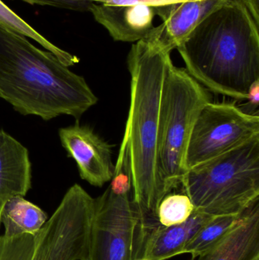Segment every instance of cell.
Instances as JSON below:
<instances>
[{"label": "cell", "mask_w": 259, "mask_h": 260, "mask_svg": "<svg viewBox=\"0 0 259 260\" xmlns=\"http://www.w3.org/2000/svg\"><path fill=\"white\" fill-rule=\"evenodd\" d=\"M258 27L242 0H228L176 49L187 73L207 90L246 101L259 80Z\"/></svg>", "instance_id": "obj_2"}, {"label": "cell", "mask_w": 259, "mask_h": 260, "mask_svg": "<svg viewBox=\"0 0 259 260\" xmlns=\"http://www.w3.org/2000/svg\"><path fill=\"white\" fill-rule=\"evenodd\" d=\"M259 136L258 114H246L234 103L207 104L193 126L186 171L238 148Z\"/></svg>", "instance_id": "obj_8"}, {"label": "cell", "mask_w": 259, "mask_h": 260, "mask_svg": "<svg viewBox=\"0 0 259 260\" xmlns=\"http://www.w3.org/2000/svg\"><path fill=\"white\" fill-rule=\"evenodd\" d=\"M135 260H151V259H144V258H141V259H135Z\"/></svg>", "instance_id": "obj_23"}, {"label": "cell", "mask_w": 259, "mask_h": 260, "mask_svg": "<svg viewBox=\"0 0 259 260\" xmlns=\"http://www.w3.org/2000/svg\"><path fill=\"white\" fill-rule=\"evenodd\" d=\"M31 163L27 148L0 129V215L10 199L27 195L31 188Z\"/></svg>", "instance_id": "obj_13"}, {"label": "cell", "mask_w": 259, "mask_h": 260, "mask_svg": "<svg viewBox=\"0 0 259 260\" xmlns=\"http://www.w3.org/2000/svg\"><path fill=\"white\" fill-rule=\"evenodd\" d=\"M59 139L68 157L77 164L82 180L102 187L114 176L112 146L94 130L79 123L59 130Z\"/></svg>", "instance_id": "obj_9"}, {"label": "cell", "mask_w": 259, "mask_h": 260, "mask_svg": "<svg viewBox=\"0 0 259 260\" xmlns=\"http://www.w3.org/2000/svg\"><path fill=\"white\" fill-rule=\"evenodd\" d=\"M127 65L130 105L123 139L130 157L138 229L145 235L159 225L158 208L166 196L158 169V135L163 88L173 64L170 52L141 40L132 45Z\"/></svg>", "instance_id": "obj_1"}, {"label": "cell", "mask_w": 259, "mask_h": 260, "mask_svg": "<svg viewBox=\"0 0 259 260\" xmlns=\"http://www.w3.org/2000/svg\"><path fill=\"white\" fill-rule=\"evenodd\" d=\"M246 101H247V103L243 107H240V109L246 114H252V115L258 114L259 80L254 82L251 85Z\"/></svg>", "instance_id": "obj_20"}, {"label": "cell", "mask_w": 259, "mask_h": 260, "mask_svg": "<svg viewBox=\"0 0 259 260\" xmlns=\"http://www.w3.org/2000/svg\"><path fill=\"white\" fill-rule=\"evenodd\" d=\"M0 99L22 115L79 120L98 99L51 52L0 24Z\"/></svg>", "instance_id": "obj_3"}, {"label": "cell", "mask_w": 259, "mask_h": 260, "mask_svg": "<svg viewBox=\"0 0 259 260\" xmlns=\"http://www.w3.org/2000/svg\"><path fill=\"white\" fill-rule=\"evenodd\" d=\"M47 220V213L24 197L10 199L3 206L0 215L4 235L8 238L38 233Z\"/></svg>", "instance_id": "obj_15"}, {"label": "cell", "mask_w": 259, "mask_h": 260, "mask_svg": "<svg viewBox=\"0 0 259 260\" xmlns=\"http://www.w3.org/2000/svg\"><path fill=\"white\" fill-rule=\"evenodd\" d=\"M6 237L5 235L0 237V257H1L2 253L4 249L5 244H6Z\"/></svg>", "instance_id": "obj_22"}, {"label": "cell", "mask_w": 259, "mask_h": 260, "mask_svg": "<svg viewBox=\"0 0 259 260\" xmlns=\"http://www.w3.org/2000/svg\"><path fill=\"white\" fill-rule=\"evenodd\" d=\"M192 260H259V200L220 241Z\"/></svg>", "instance_id": "obj_12"}, {"label": "cell", "mask_w": 259, "mask_h": 260, "mask_svg": "<svg viewBox=\"0 0 259 260\" xmlns=\"http://www.w3.org/2000/svg\"><path fill=\"white\" fill-rule=\"evenodd\" d=\"M194 210L193 203L185 193H169L158 206V221L164 227L182 224L191 216Z\"/></svg>", "instance_id": "obj_17"}, {"label": "cell", "mask_w": 259, "mask_h": 260, "mask_svg": "<svg viewBox=\"0 0 259 260\" xmlns=\"http://www.w3.org/2000/svg\"><path fill=\"white\" fill-rule=\"evenodd\" d=\"M181 185L195 210L239 215L259 200V136L188 170Z\"/></svg>", "instance_id": "obj_4"}, {"label": "cell", "mask_w": 259, "mask_h": 260, "mask_svg": "<svg viewBox=\"0 0 259 260\" xmlns=\"http://www.w3.org/2000/svg\"><path fill=\"white\" fill-rule=\"evenodd\" d=\"M89 12L116 41L138 42L144 39L154 27L155 8L147 5L94 3Z\"/></svg>", "instance_id": "obj_11"}, {"label": "cell", "mask_w": 259, "mask_h": 260, "mask_svg": "<svg viewBox=\"0 0 259 260\" xmlns=\"http://www.w3.org/2000/svg\"><path fill=\"white\" fill-rule=\"evenodd\" d=\"M242 215L213 217L187 244L182 254L190 253L195 258L206 251L235 227Z\"/></svg>", "instance_id": "obj_16"}, {"label": "cell", "mask_w": 259, "mask_h": 260, "mask_svg": "<svg viewBox=\"0 0 259 260\" xmlns=\"http://www.w3.org/2000/svg\"><path fill=\"white\" fill-rule=\"evenodd\" d=\"M213 217L194 210L182 224L169 227L160 224L145 238L138 259L167 260L182 255L187 244Z\"/></svg>", "instance_id": "obj_14"}, {"label": "cell", "mask_w": 259, "mask_h": 260, "mask_svg": "<svg viewBox=\"0 0 259 260\" xmlns=\"http://www.w3.org/2000/svg\"><path fill=\"white\" fill-rule=\"evenodd\" d=\"M228 0H187L156 6L155 15L162 23L154 27L144 38L149 44L171 52L190 35L195 27Z\"/></svg>", "instance_id": "obj_10"}, {"label": "cell", "mask_w": 259, "mask_h": 260, "mask_svg": "<svg viewBox=\"0 0 259 260\" xmlns=\"http://www.w3.org/2000/svg\"><path fill=\"white\" fill-rule=\"evenodd\" d=\"M138 224L132 172L119 165L107 189L94 199L86 260H135Z\"/></svg>", "instance_id": "obj_7"}, {"label": "cell", "mask_w": 259, "mask_h": 260, "mask_svg": "<svg viewBox=\"0 0 259 260\" xmlns=\"http://www.w3.org/2000/svg\"><path fill=\"white\" fill-rule=\"evenodd\" d=\"M30 5L52 6L76 12H89L93 4L91 0H21Z\"/></svg>", "instance_id": "obj_18"}, {"label": "cell", "mask_w": 259, "mask_h": 260, "mask_svg": "<svg viewBox=\"0 0 259 260\" xmlns=\"http://www.w3.org/2000/svg\"><path fill=\"white\" fill-rule=\"evenodd\" d=\"M209 91L187 70L170 67L163 88L158 135V169L166 195L181 185L190 136Z\"/></svg>", "instance_id": "obj_5"}, {"label": "cell", "mask_w": 259, "mask_h": 260, "mask_svg": "<svg viewBox=\"0 0 259 260\" xmlns=\"http://www.w3.org/2000/svg\"><path fill=\"white\" fill-rule=\"evenodd\" d=\"M94 209V199L73 185L38 233L6 236L0 260H86Z\"/></svg>", "instance_id": "obj_6"}, {"label": "cell", "mask_w": 259, "mask_h": 260, "mask_svg": "<svg viewBox=\"0 0 259 260\" xmlns=\"http://www.w3.org/2000/svg\"><path fill=\"white\" fill-rule=\"evenodd\" d=\"M242 2L252 15L254 21L259 25V0H242Z\"/></svg>", "instance_id": "obj_21"}, {"label": "cell", "mask_w": 259, "mask_h": 260, "mask_svg": "<svg viewBox=\"0 0 259 260\" xmlns=\"http://www.w3.org/2000/svg\"><path fill=\"white\" fill-rule=\"evenodd\" d=\"M91 1L93 3H106V4L113 5L144 4L156 7V6L181 3V2L187 1V0H91Z\"/></svg>", "instance_id": "obj_19"}]
</instances>
